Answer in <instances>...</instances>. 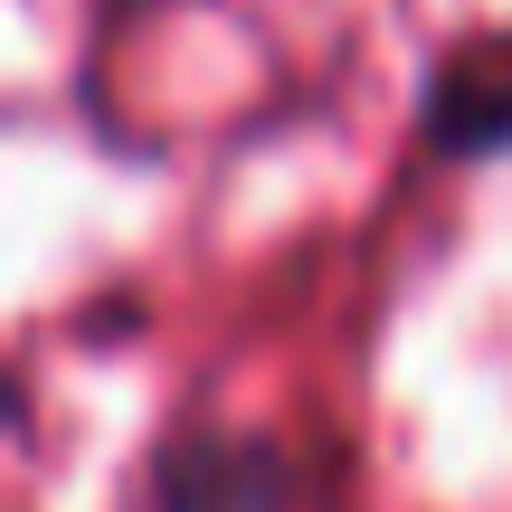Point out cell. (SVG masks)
Returning a JSON list of instances; mask_svg holds the SVG:
<instances>
[{
	"instance_id": "cell-2",
	"label": "cell",
	"mask_w": 512,
	"mask_h": 512,
	"mask_svg": "<svg viewBox=\"0 0 512 512\" xmlns=\"http://www.w3.org/2000/svg\"><path fill=\"white\" fill-rule=\"evenodd\" d=\"M152 512H285V465L247 437H190L152 475Z\"/></svg>"
},
{
	"instance_id": "cell-1",
	"label": "cell",
	"mask_w": 512,
	"mask_h": 512,
	"mask_svg": "<svg viewBox=\"0 0 512 512\" xmlns=\"http://www.w3.org/2000/svg\"><path fill=\"white\" fill-rule=\"evenodd\" d=\"M427 133L446 152H465V162L512 152V29L465 38L456 57H437V76H427Z\"/></svg>"
}]
</instances>
